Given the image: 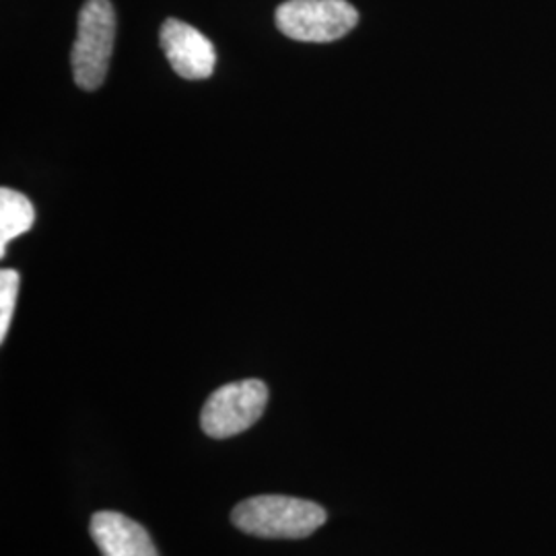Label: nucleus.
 Returning <instances> with one entry per match:
<instances>
[{
    "instance_id": "f257e3e1",
    "label": "nucleus",
    "mask_w": 556,
    "mask_h": 556,
    "mask_svg": "<svg viewBox=\"0 0 556 556\" xmlns=\"http://www.w3.org/2000/svg\"><path fill=\"white\" fill-rule=\"evenodd\" d=\"M231 519L238 530L252 536L299 540L312 536L326 523V511L305 498L260 495L241 501Z\"/></svg>"
},
{
    "instance_id": "423d86ee",
    "label": "nucleus",
    "mask_w": 556,
    "mask_h": 556,
    "mask_svg": "<svg viewBox=\"0 0 556 556\" xmlns=\"http://www.w3.org/2000/svg\"><path fill=\"white\" fill-rule=\"evenodd\" d=\"M89 532L103 556H160L149 532L118 511L96 514Z\"/></svg>"
},
{
    "instance_id": "39448f33",
    "label": "nucleus",
    "mask_w": 556,
    "mask_h": 556,
    "mask_svg": "<svg viewBox=\"0 0 556 556\" xmlns=\"http://www.w3.org/2000/svg\"><path fill=\"white\" fill-rule=\"evenodd\" d=\"M161 50L181 79H208L217 64L213 41L197 27L179 20H167L161 25Z\"/></svg>"
},
{
    "instance_id": "0eeeda50",
    "label": "nucleus",
    "mask_w": 556,
    "mask_h": 556,
    "mask_svg": "<svg viewBox=\"0 0 556 556\" xmlns=\"http://www.w3.org/2000/svg\"><path fill=\"white\" fill-rule=\"evenodd\" d=\"M34 220L36 208L31 200L11 188L0 190V258H4L9 241L29 231Z\"/></svg>"
},
{
    "instance_id": "f03ea898",
    "label": "nucleus",
    "mask_w": 556,
    "mask_h": 556,
    "mask_svg": "<svg viewBox=\"0 0 556 556\" xmlns=\"http://www.w3.org/2000/svg\"><path fill=\"white\" fill-rule=\"evenodd\" d=\"M116 40V13L110 0H87L73 46V77L80 89L96 91L108 75Z\"/></svg>"
},
{
    "instance_id": "20e7f679",
    "label": "nucleus",
    "mask_w": 556,
    "mask_h": 556,
    "mask_svg": "<svg viewBox=\"0 0 556 556\" xmlns=\"http://www.w3.org/2000/svg\"><path fill=\"white\" fill-rule=\"evenodd\" d=\"M268 404V388L260 379H241L219 388L206 400L200 427L213 439L236 438L256 425Z\"/></svg>"
},
{
    "instance_id": "7ed1b4c3",
    "label": "nucleus",
    "mask_w": 556,
    "mask_h": 556,
    "mask_svg": "<svg viewBox=\"0 0 556 556\" xmlns=\"http://www.w3.org/2000/svg\"><path fill=\"white\" fill-rule=\"evenodd\" d=\"M277 27L291 40L328 43L357 27V9L346 0H287L277 9Z\"/></svg>"
},
{
    "instance_id": "6e6552de",
    "label": "nucleus",
    "mask_w": 556,
    "mask_h": 556,
    "mask_svg": "<svg viewBox=\"0 0 556 556\" xmlns=\"http://www.w3.org/2000/svg\"><path fill=\"white\" fill-rule=\"evenodd\" d=\"M17 293H20V273L4 268L0 273V340L7 338L15 303H17Z\"/></svg>"
}]
</instances>
